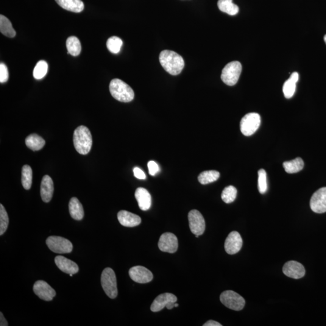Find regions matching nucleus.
<instances>
[{"mask_svg":"<svg viewBox=\"0 0 326 326\" xmlns=\"http://www.w3.org/2000/svg\"><path fill=\"white\" fill-rule=\"evenodd\" d=\"M48 71V64L45 61H40L36 64L34 69H33V75L35 79L40 80L46 76Z\"/></svg>","mask_w":326,"mask_h":326,"instance_id":"7c9ffc66","label":"nucleus"},{"mask_svg":"<svg viewBox=\"0 0 326 326\" xmlns=\"http://www.w3.org/2000/svg\"><path fill=\"white\" fill-rule=\"evenodd\" d=\"M129 274L130 278L135 282L147 283L151 281L154 278L152 273L146 267L136 266L130 269Z\"/></svg>","mask_w":326,"mask_h":326,"instance_id":"ddd939ff","label":"nucleus"},{"mask_svg":"<svg viewBox=\"0 0 326 326\" xmlns=\"http://www.w3.org/2000/svg\"><path fill=\"white\" fill-rule=\"evenodd\" d=\"M242 68L241 64L238 61H233L228 63L222 69V81L228 86L236 85L240 77Z\"/></svg>","mask_w":326,"mask_h":326,"instance_id":"39448f33","label":"nucleus"},{"mask_svg":"<svg viewBox=\"0 0 326 326\" xmlns=\"http://www.w3.org/2000/svg\"><path fill=\"white\" fill-rule=\"evenodd\" d=\"M299 79V74L294 72L291 75V77L284 83L283 92L286 99H291L296 90V84Z\"/></svg>","mask_w":326,"mask_h":326,"instance_id":"412c9836","label":"nucleus"},{"mask_svg":"<svg viewBox=\"0 0 326 326\" xmlns=\"http://www.w3.org/2000/svg\"><path fill=\"white\" fill-rule=\"evenodd\" d=\"M237 196V189L233 186L227 187L223 191L221 197L223 201L230 204L233 202L236 198Z\"/></svg>","mask_w":326,"mask_h":326,"instance_id":"473e14b6","label":"nucleus"},{"mask_svg":"<svg viewBox=\"0 0 326 326\" xmlns=\"http://www.w3.org/2000/svg\"><path fill=\"white\" fill-rule=\"evenodd\" d=\"M0 326H8V323L7 322V320H5L3 314H2V313H0Z\"/></svg>","mask_w":326,"mask_h":326,"instance_id":"ea45409f","label":"nucleus"},{"mask_svg":"<svg viewBox=\"0 0 326 326\" xmlns=\"http://www.w3.org/2000/svg\"><path fill=\"white\" fill-rule=\"evenodd\" d=\"M118 218L121 224L126 227H134L140 224V217L126 210L120 211Z\"/></svg>","mask_w":326,"mask_h":326,"instance_id":"a211bd4d","label":"nucleus"},{"mask_svg":"<svg viewBox=\"0 0 326 326\" xmlns=\"http://www.w3.org/2000/svg\"><path fill=\"white\" fill-rule=\"evenodd\" d=\"M55 262L58 268L66 274H75L79 271L77 264L64 256H57L55 259Z\"/></svg>","mask_w":326,"mask_h":326,"instance_id":"f3484780","label":"nucleus"},{"mask_svg":"<svg viewBox=\"0 0 326 326\" xmlns=\"http://www.w3.org/2000/svg\"><path fill=\"white\" fill-rule=\"evenodd\" d=\"M188 219L192 233L195 235H202L205 230V222L201 213L196 210H191L189 213Z\"/></svg>","mask_w":326,"mask_h":326,"instance_id":"1a4fd4ad","label":"nucleus"},{"mask_svg":"<svg viewBox=\"0 0 326 326\" xmlns=\"http://www.w3.org/2000/svg\"><path fill=\"white\" fill-rule=\"evenodd\" d=\"M258 189L261 194H265L267 191L266 172L264 169L259 170L258 172Z\"/></svg>","mask_w":326,"mask_h":326,"instance_id":"f704fd0d","label":"nucleus"},{"mask_svg":"<svg viewBox=\"0 0 326 326\" xmlns=\"http://www.w3.org/2000/svg\"><path fill=\"white\" fill-rule=\"evenodd\" d=\"M101 284L103 289L111 299H116L118 295V286L115 272L110 267L103 271L101 275Z\"/></svg>","mask_w":326,"mask_h":326,"instance_id":"20e7f679","label":"nucleus"},{"mask_svg":"<svg viewBox=\"0 0 326 326\" xmlns=\"http://www.w3.org/2000/svg\"><path fill=\"white\" fill-rule=\"evenodd\" d=\"M217 6L222 12L234 16L239 12V7L233 2V0H219Z\"/></svg>","mask_w":326,"mask_h":326,"instance_id":"393cba45","label":"nucleus"},{"mask_svg":"<svg viewBox=\"0 0 326 326\" xmlns=\"http://www.w3.org/2000/svg\"><path fill=\"white\" fill-rule=\"evenodd\" d=\"M46 244L49 249L55 253H69L72 250L71 242L63 237L50 236L46 240Z\"/></svg>","mask_w":326,"mask_h":326,"instance_id":"6e6552de","label":"nucleus"},{"mask_svg":"<svg viewBox=\"0 0 326 326\" xmlns=\"http://www.w3.org/2000/svg\"><path fill=\"white\" fill-rule=\"evenodd\" d=\"M220 174L216 171H207L200 173L198 176L199 182L201 185H208L219 179Z\"/></svg>","mask_w":326,"mask_h":326,"instance_id":"c85d7f7f","label":"nucleus"},{"mask_svg":"<svg viewBox=\"0 0 326 326\" xmlns=\"http://www.w3.org/2000/svg\"><path fill=\"white\" fill-rule=\"evenodd\" d=\"M220 300L223 305L233 311H241L245 305L244 298L233 291L223 292L220 296Z\"/></svg>","mask_w":326,"mask_h":326,"instance_id":"0eeeda50","label":"nucleus"},{"mask_svg":"<svg viewBox=\"0 0 326 326\" xmlns=\"http://www.w3.org/2000/svg\"><path fill=\"white\" fill-rule=\"evenodd\" d=\"M45 144L46 141L36 133L30 134L26 139V146L33 151H38L43 149Z\"/></svg>","mask_w":326,"mask_h":326,"instance_id":"b1692460","label":"nucleus"},{"mask_svg":"<svg viewBox=\"0 0 326 326\" xmlns=\"http://www.w3.org/2000/svg\"><path fill=\"white\" fill-rule=\"evenodd\" d=\"M177 297L171 293H164L158 295L153 302L150 310L154 313L163 310L169 303H176Z\"/></svg>","mask_w":326,"mask_h":326,"instance_id":"dca6fc26","label":"nucleus"},{"mask_svg":"<svg viewBox=\"0 0 326 326\" xmlns=\"http://www.w3.org/2000/svg\"><path fill=\"white\" fill-rule=\"evenodd\" d=\"M261 123L259 114L251 113L246 114L242 119L240 124L241 130L245 136H251L257 131Z\"/></svg>","mask_w":326,"mask_h":326,"instance_id":"423d86ee","label":"nucleus"},{"mask_svg":"<svg viewBox=\"0 0 326 326\" xmlns=\"http://www.w3.org/2000/svg\"><path fill=\"white\" fill-rule=\"evenodd\" d=\"M147 167H148L149 174L152 176H155L160 171L158 164L155 162L154 161H149L147 163Z\"/></svg>","mask_w":326,"mask_h":326,"instance_id":"e433bc0d","label":"nucleus"},{"mask_svg":"<svg viewBox=\"0 0 326 326\" xmlns=\"http://www.w3.org/2000/svg\"><path fill=\"white\" fill-rule=\"evenodd\" d=\"M284 274L287 277L299 279L305 276V269L302 264L296 261H289L283 267Z\"/></svg>","mask_w":326,"mask_h":326,"instance_id":"2eb2a0df","label":"nucleus"},{"mask_svg":"<svg viewBox=\"0 0 326 326\" xmlns=\"http://www.w3.org/2000/svg\"><path fill=\"white\" fill-rule=\"evenodd\" d=\"M178 306H179V305H178V303H175V308L178 307Z\"/></svg>","mask_w":326,"mask_h":326,"instance_id":"a19ab883","label":"nucleus"},{"mask_svg":"<svg viewBox=\"0 0 326 326\" xmlns=\"http://www.w3.org/2000/svg\"><path fill=\"white\" fill-rule=\"evenodd\" d=\"M73 143L78 153L81 155L88 154L93 144V138L90 130L85 126L77 128L74 132Z\"/></svg>","mask_w":326,"mask_h":326,"instance_id":"f03ea898","label":"nucleus"},{"mask_svg":"<svg viewBox=\"0 0 326 326\" xmlns=\"http://www.w3.org/2000/svg\"><path fill=\"white\" fill-rule=\"evenodd\" d=\"M243 241L237 231H232L228 235L225 242V250L228 255H233L240 252Z\"/></svg>","mask_w":326,"mask_h":326,"instance_id":"4468645a","label":"nucleus"},{"mask_svg":"<svg viewBox=\"0 0 326 326\" xmlns=\"http://www.w3.org/2000/svg\"><path fill=\"white\" fill-rule=\"evenodd\" d=\"M66 49L68 50V54H70L73 57H77L81 52V44L76 36H70L66 42Z\"/></svg>","mask_w":326,"mask_h":326,"instance_id":"cd10ccee","label":"nucleus"},{"mask_svg":"<svg viewBox=\"0 0 326 326\" xmlns=\"http://www.w3.org/2000/svg\"><path fill=\"white\" fill-rule=\"evenodd\" d=\"M9 217L4 206L0 204V235L2 236L7 230L9 225Z\"/></svg>","mask_w":326,"mask_h":326,"instance_id":"72a5a7b5","label":"nucleus"},{"mask_svg":"<svg viewBox=\"0 0 326 326\" xmlns=\"http://www.w3.org/2000/svg\"><path fill=\"white\" fill-rule=\"evenodd\" d=\"M324 40H325V43L326 44V35L325 36Z\"/></svg>","mask_w":326,"mask_h":326,"instance_id":"79ce46f5","label":"nucleus"},{"mask_svg":"<svg viewBox=\"0 0 326 326\" xmlns=\"http://www.w3.org/2000/svg\"><path fill=\"white\" fill-rule=\"evenodd\" d=\"M158 247L161 252L174 253L178 248L177 236L171 233H165L161 236L158 242Z\"/></svg>","mask_w":326,"mask_h":326,"instance_id":"9d476101","label":"nucleus"},{"mask_svg":"<svg viewBox=\"0 0 326 326\" xmlns=\"http://www.w3.org/2000/svg\"><path fill=\"white\" fill-rule=\"evenodd\" d=\"M9 79V72L6 65L4 63L0 64V82H6Z\"/></svg>","mask_w":326,"mask_h":326,"instance_id":"c9c22d12","label":"nucleus"},{"mask_svg":"<svg viewBox=\"0 0 326 326\" xmlns=\"http://www.w3.org/2000/svg\"><path fill=\"white\" fill-rule=\"evenodd\" d=\"M0 32L7 37L14 38L16 35L15 29L9 19L5 16L0 15Z\"/></svg>","mask_w":326,"mask_h":326,"instance_id":"bb28decb","label":"nucleus"},{"mask_svg":"<svg viewBox=\"0 0 326 326\" xmlns=\"http://www.w3.org/2000/svg\"><path fill=\"white\" fill-rule=\"evenodd\" d=\"M159 60L163 68L174 76L180 74L185 67V61L182 57L171 50H166L161 52Z\"/></svg>","mask_w":326,"mask_h":326,"instance_id":"f257e3e1","label":"nucleus"},{"mask_svg":"<svg viewBox=\"0 0 326 326\" xmlns=\"http://www.w3.org/2000/svg\"><path fill=\"white\" fill-rule=\"evenodd\" d=\"M133 175H134V176L136 178H138L139 180H145L146 179V175H145L144 172L142 171V170L139 168H137V167H135V168H133Z\"/></svg>","mask_w":326,"mask_h":326,"instance_id":"4c0bfd02","label":"nucleus"},{"mask_svg":"<svg viewBox=\"0 0 326 326\" xmlns=\"http://www.w3.org/2000/svg\"><path fill=\"white\" fill-rule=\"evenodd\" d=\"M63 9L70 12L80 13L84 9V4L82 0H55Z\"/></svg>","mask_w":326,"mask_h":326,"instance_id":"4be33fe9","label":"nucleus"},{"mask_svg":"<svg viewBox=\"0 0 326 326\" xmlns=\"http://www.w3.org/2000/svg\"><path fill=\"white\" fill-rule=\"evenodd\" d=\"M304 165H305L304 161L300 157L283 163L284 169L288 174H295L300 172L303 169Z\"/></svg>","mask_w":326,"mask_h":326,"instance_id":"a878e982","label":"nucleus"},{"mask_svg":"<svg viewBox=\"0 0 326 326\" xmlns=\"http://www.w3.org/2000/svg\"><path fill=\"white\" fill-rule=\"evenodd\" d=\"M54 192V181L49 175H45L42 180L41 185V196L43 201L50 202L52 198Z\"/></svg>","mask_w":326,"mask_h":326,"instance_id":"6ab92c4d","label":"nucleus"},{"mask_svg":"<svg viewBox=\"0 0 326 326\" xmlns=\"http://www.w3.org/2000/svg\"><path fill=\"white\" fill-rule=\"evenodd\" d=\"M122 45L123 41L121 39L115 36L109 38L107 43L109 51L114 54H118L121 51Z\"/></svg>","mask_w":326,"mask_h":326,"instance_id":"2f4dec72","label":"nucleus"},{"mask_svg":"<svg viewBox=\"0 0 326 326\" xmlns=\"http://www.w3.org/2000/svg\"><path fill=\"white\" fill-rule=\"evenodd\" d=\"M221 324H220L219 323L213 321V320H209L207 322H206L203 326H222Z\"/></svg>","mask_w":326,"mask_h":326,"instance_id":"58836bf2","label":"nucleus"},{"mask_svg":"<svg viewBox=\"0 0 326 326\" xmlns=\"http://www.w3.org/2000/svg\"><path fill=\"white\" fill-rule=\"evenodd\" d=\"M69 211L71 216L76 221H80L84 216L83 206L76 197H72L69 202Z\"/></svg>","mask_w":326,"mask_h":326,"instance_id":"5701e85b","label":"nucleus"},{"mask_svg":"<svg viewBox=\"0 0 326 326\" xmlns=\"http://www.w3.org/2000/svg\"><path fill=\"white\" fill-rule=\"evenodd\" d=\"M110 91L114 99L122 102H130L134 98V92L127 83L119 79L111 80Z\"/></svg>","mask_w":326,"mask_h":326,"instance_id":"7ed1b4c3","label":"nucleus"},{"mask_svg":"<svg viewBox=\"0 0 326 326\" xmlns=\"http://www.w3.org/2000/svg\"><path fill=\"white\" fill-rule=\"evenodd\" d=\"M32 169L29 165H24L22 169L21 182L26 190H29L32 185Z\"/></svg>","mask_w":326,"mask_h":326,"instance_id":"c756f323","label":"nucleus"},{"mask_svg":"<svg viewBox=\"0 0 326 326\" xmlns=\"http://www.w3.org/2000/svg\"><path fill=\"white\" fill-rule=\"evenodd\" d=\"M135 197L141 210H148L151 207L152 197L149 192L146 189L143 188L136 189Z\"/></svg>","mask_w":326,"mask_h":326,"instance_id":"aec40b11","label":"nucleus"},{"mask_svg":"<svg viewBox=\"0 0 326 326\" xmlns=\"http://www.w3.org/2000/svg\"><path fill=\"white\" fill-rule=\"evenodd\" d=\"M33 291L37 296L41 300L52 301L56 296V291L48 283L43 280H39L33 285Z\"/></svg>","mask_w":326,"mask_h":326,"instance_id":"f8f14e48","label":"nucleus"},{"mask_svg":"<svg viewBox=\"0 0 326 326\" xmlns=\"http://www.w3.org/2000/svg\"><path fill=\"white\" fill-rule=\"evenodd\" d=\"M310 206L315 213L326 212V188H322L315 192L311 199Z\"/></svg>","mask_w":326,"mask_h":326,"instance_id":"9b49d317","label":"nucleus"}]
</instances>
